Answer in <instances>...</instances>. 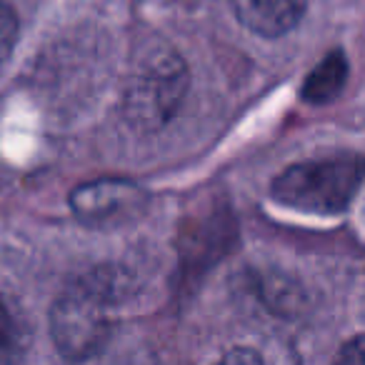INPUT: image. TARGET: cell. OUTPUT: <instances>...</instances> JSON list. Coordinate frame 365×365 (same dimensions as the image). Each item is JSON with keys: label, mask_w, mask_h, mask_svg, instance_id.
Instances as JSON below:
<instances>
[{"label": "cell", "mask_w": 365, "mask_h": 365, "mask_svg": "<svg viewBox=\"0 0 365 365\" xmlns=\"http://www.w3.org/2000/svg\"><path fill=\"white\" fill-rule=\"evenodd\" d=\"M188 68L180 56H155L133 76L125 91L123 113L135 130H160L180 108L188 91Z\"/></svg>", "instance_id": "cell-3"}, {"label": "cell", "mask_w": 365, "mask_h": 365, "mask_svg": "<svg viewBox=\"0 0 365 365\" xmlns=\"http://www.w3.org/2000/svg\"><path fill=\"white\" fill-rule=\"evenodd\" d=\"M18 43V16L6 0H0V68L11 58Z\"/></svg>", "instance_id": "cell-8"}, {"label": "cell", "mask_w": 365, "mask_h": 365, "mask_svg": "<svg viewBox=\"0 0 365 365\" xmlns=\"http://www.w3.org/2000/svg\"><path fill=\"white\" fill-rule=\"evenodd\" d=\"M345 83V61L340 53L328 56L313 73L308 76L303 86V98L310 103H325L333 101L340 93Z\"/></svg>", "instance_id": "cell-7"}, {"label": "cell", "mask_w": 365, "mask_h": 365, "mask_svg": "<svg viewBox=\"0 0 365 365\" xmlns=\"http://www.w3.org/2000/svg\"><path fill=\"white\" fill-rule=\"evenodd\" d=\"M365 182V155L315 158L288 165L273 180V200L310 215L345 213Z\"/></svg>", "instance_id": "cell-2"}, {"label": "cell", "mask_w": 365, "mask_h": 365, "mask_svg": "<svg viewBox=\"0 0 365 365\" xmlns=\"http://www.w3.org/2000/svg\"><path fill=\"white\" fill-rule=\"evenodd\" d=\"M78 220L91 225H115L130 220L148 205V193L133 180L103 178L78 185L68 198Z\"/></svg>", "instance_id": "cell-4"}, {"label": "cell", "mask_w": 365, "mask_h": 365, "mask_svg": "<svg viewBox=\"0 0 365 365\" xmlns=\"http://www.w3.org/2000/svg\"><path fill=\"white\" fill-rule=\"evenodd\" d=\"M118 288L103 273L71 280L51 308V338L71 363H86L103 353L115 328Z\"/></svg>", "instance_id": "cell-1"}, {"label": "cell", "mask_w": 365, "mask_h": 365, "mask_svg": "<svg viewBox=\"0 0 365 365\" xmlns=\"http://www.w3.org/2000/svg\"><path fill=\"white\" fill-rule=\"evenodd\" d=\"M243 28L260 38H280L305 16L308 0H228Z\"/></svg>", "instance_id": "cell-5"}, {"label": "cell", "mask_w": 365, "mask_h": 365, "mask_svg": "<svg viewBox=\"0 0 365 365\" xmlns=\"http://www.w3.org/2000/svg\"><path fill=\"white\" fill-rule=\"evenodd\" d=\"M215 365H265L263 358L255 353L253 348H245V345H238V348H230L228 353H223L218 358Z\"/></svg>", "instance_id": "cell-10"}, {"label": "cell", "mask_w": 365, "mask_h": 365, "mask_svg": "<svg viewBox=\"0 0 365 365\" xmlns=\"http://www.w3.org/2000/svg\"><path fill=\"white\" fill-rule=\"evenodd\" d=\"M333 365H365V335H355L340 348Z\"/></svg>", "instance_id": "cell-9"}, {"label": "cell", "mask_w": 365, "mask_h": 365, "mask_svg": "<svg viewBox=\"0 0 365 365\" xmlns=\"http://www.w3.org/2000/svg\"><path fill=\"white\" fill-rule=\"evenodd\" d=\"M31 345V328L16 300L0 293V365H18Z\"/></svg>", "instance_id": "cell-6"}]
</instances>
